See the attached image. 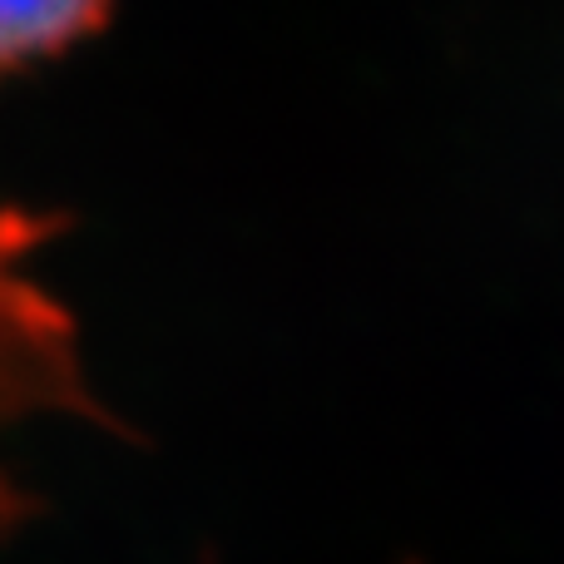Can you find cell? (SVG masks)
Instances as JSON below:
<instances>
[{"label": "cell", "mask_w": 564, "mask_h": 564, "mask_svg": "<svg viewBox=\"0 0 564 564\" xmlns=\"http://www.w3.org/2000/svg\"><path fill=\"white\" fill-rule=\"evenodd\" d=\"M65 234V214L0 198V540L30 520V496L6 460V441L35 421H79L105 436H134L95 387L69 302L40 273Z\"/></svg>", "instance_id": "6da1fadb"}, {"label": "cell", "mask_w": 564, "mask_h": 564, "mask_svg": "<svg viewBox=\"0 0 564 564\" xmlns=\"http://www.w3.org/2000/svg\"><path fill=\"white\" fill-rule=\"evenodd\" d=\"M115 0H0V79L50 65L99 35Z\"/></svg>", "instance_id": "7a4b0ae2"}]
</instances>
